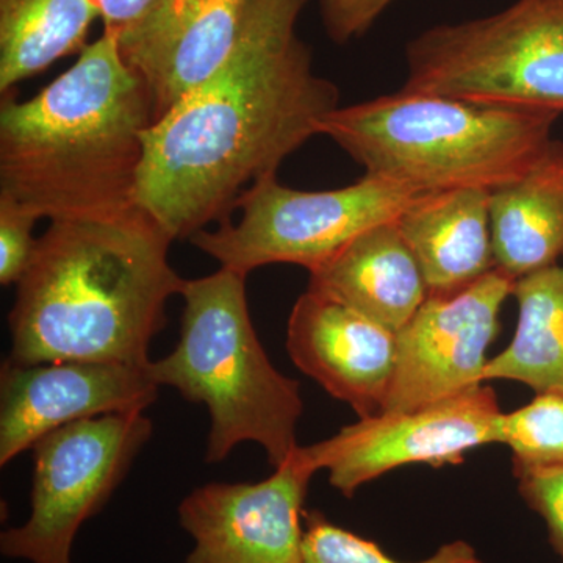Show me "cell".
<instances>
[{
  "label": "cell",
  "instance_id": "1",
  "mask_svg": "<svg viewBox=\"0 0 563 563\" xmlns=\"http://www.w3.org/2000/svg\"><path fill=\"white\" fill-rule=\"evenodd\" d=\"M309 0H247L228 60L144 135L135 206L173 240L229 220L255 181L320 135L339 88L298 36Z\"/></svg>",
  "mask_w": 563,
  "mask_h": 563
},
{
  "label": "cell",
  "instance_id": "2",
  "mask_svg": "<svg viewBox=\"0 0 563 563\" xmlns=\"http://www.w3.org/2000/svg\"><path fill=\"white\" fill-rule=\"evenodd\" d=\"M174 240L147 211L51 221L9 314L10 361L146 365L166 303L187 279L169 262Z\"/></svg>",
  "mask_w": 563,
  "mask_h": 563
},
{
  "label": "cell",
  "instance_id": "3",
  "mask_svg": "<svg viewBox=\"0 0 563 563\" xmlns=\"http://www.w3.org/2000/svg\"><path fill=\"white\" fill-rule=\"evenodd\" d=\"M152 124L150 88L103 32L38 95L3 96L0 192L51 221L131 210Z\"/></svg>",
  "mask_w": 563,
  "mask_h": 563
},
{
  "label": "cell",
  "instance_id": "4",
  "mask_svg": "<svg viewBox=\"0 0 563 563\" xmlns=\"http://www.w3.org/2000/svg\"><path fill=\"white\" fill-rule=\"evenodd\" d=\"M561 114L399 90L321 122L365 174L422 192L495 191L520 180L553 141Z\"/></svg>",
  "mask_w": 563,
  "mask_h": 563
},
{
  "label": "cell",
  "instance_id": "5",
  "mask_svg": "<svg viewBox=\"0 0 563 563\" xmlns=\"http://www.w3.org/2000/svg\"><path fill=\"white\" fill-rule=\"evenodd\" d=\"M246 277L220 268L187 279L179 343L147 363V372L161 387L176 388L209 410L207 463H221L240 443L251 442L261 444L276 470L299 446L303 402L298 380L273 365L255 332Z\"/></svg>",
  "mask_w": 563,
  "mask_h": 563
},
{
  "label": "cell",
  "instance_id": "6",
  "mask_svg": "<svg viewBox=\"0 0 563 563\" xmlns=\"http://www.w3.org/2000/svg\"><path fill=\"white\" fill-rule=\"evenodd\" d=\"M406 62L402 90L562 114L563 0L435 25L407 44Z\"/></svg>",
  "mask_w": 563,
  "mask_h": 563
},
{
  "label": "cell",
  "instance_id": "7",
  "mask_svg": "<svg viewBox=\"0 0 563 563\" xmlns=\"http://www.w3.org/2000/svg\"><path fill=\"white\" fill-rule=\"evenodd\" d=\"M424 195L372 174L328 191L295 190L269 176L244 192L236 206L242 210L239 221L229 218L214 231L196 233L190 242L221 268L243 276L276 263L310 273L361 233L399 220Z\"/></svg>",
  "mask_w": 563,
  "mask_h": 563
},
{
  "label": "cell",
  "instance_id": "8",
  "mask_svg": "<svg viewBox=\"0 0 563 563\" xmlns=\"http://www.w3.org/2000/svg\"><path fill=\"white\" fill-rule=\"evenodd\" d=\"M152 432L144 412H125L70 422L40 439L32 448L31 515L2 532V554L73 563L77 532L110 501Z\"/></svg>",
  "mask_w": 563,
  "mask_h": 563
},
{
  "label": "cell",
  "instance_id": "9",
  "mask_svg": "<svg viewBox=\"0 0 563 563\" xmlns=\"http://www.w3.org/2000/svg\"><path fill=\"white\" fill-rule=\"evenodd\" d=\"M503 410L488 385L407 410L361 418L322 442L302 446L317 472L346 498L407 465H461L466 453L499 443Z\"/></svg>",
  "mask_w": 563,
  "mask_h": 563
},
{
  "label": "cell",
  "instance_id": "10",
  "mask_svg": "<svg viewBox=\"0 0 563 563\" xmlns=\"http://www.w3.org/2000/svg\"><path fill=\"white\" fill-rule=\"evenodd\" d=\"M515 279L498 268L450 295H429L396 332V368L384 412H407L485 384L488 350Z\"/></svg>",
  "mask_w": 563,
  "mask_h": 563
},
{
  "label": "cell",
  "instance_id": "11",
  "mask_svg": "<svg viewBox=\"0 0 563 563\" xmlns=\"http://www.w3.org/2000/svg\"><path fill=\"white\" fill-rule=\"evenodd\" d=\"M317 470L302 446L257 484L211 483L179 504L187 563H302L303 503Z\"/></svg>",
  "mask_w": 563,
  "mask_h": 563
},
{
  "label": "cell",
  "instance_id": "12",
  "mask_svg": "<svg viewBox=\"0 0 563 563\" xmlns=\"http://www.w3.org/2000/svg\"><path fill=\"white\" fill-rule=\"evenodd\" d=\"M150 363V362H147ZM146 365L68 361L0 369V466L70 422L110 413L146 412L161 385Z\"/></svg>",
  "mask_w": 563,
  "mask_h": 563
},
{
  "label": "cell",
  "instance_id": "13",
  "mask_svg": "<svg viewBox=\"0 0 563 563\" xmlns=\"http://www.w3.org/2000/svg\"><path fill=\"white\" fill-rule=\"evenodd\" d=\"M247 0H157L114 35L124 62L144 80L154 122L224 65Z\"/></svg>",
  "mask_w": 563,
  "mask_h": 563
},
{
  "label": "cell",
  "instance_id": "14",
  "mask_svg": "<svg viewBox=\"0 0 563 563\" xmlns=\"http://www.w3.org/2000/svg\"><path fill=\"white\" fill-rule=\"evenodd\" d=\"M292 363L358 418L383 413L396 368V333L307 290L287 328Z\"/></svg>",
  "mask_w": 563,
  "mask_h": 563
},
{
  "label": "cell",
  "instance_id": "15",
  "mask_svg": "<svg viewBox=\"0 0 563 563\" xmlns=\"http://www.w3.org/2000/svg\"><path fill=\"white\" fill-rule=\"evenodd\" d=\"M307 290L398 332L429 298V288L398 220L361 233L310 272Z\"/></svg>",
  "mask_w": 563,
  "mask_h": 563
},
{
  "label": "cell",
  "instance_id": "16",
  "mask_svg": "<svg viewBox=\"0 0 563 563\" xmlns=\"http://www.w3.org/2000/svg\"><path fill=\"white\" fill-rule=\"evenodd\" d=\"M429 295H450L496 269L490 191L428 192L398 220Z\"/></svg>",
  "mask_w": 563,
  "mask_h": 563
},
{
  "label": "cell",
  "instance_id": "17",
  "mask_svg": "<svg viewBox=\"0 0 563 563\" xmlns=\"http://www.w3.org/2000/svg\"><path fill=\"white\" fill-rule=\"evenodd\" d=\"M496 268L518 280L563 258V141L520 180L490 192Z\"/></svg>",
  "mask_w": 563,
  "mask_h": 563
},
{
  "label": "cell",
  "instance_id": "18",
  "mask_svg": "<svg viewBox=\"0 0 563 563\" xmlns=\"http://www.w3.org/2000/svg\"><path fill=\"white\" fill-rule=\"evenodd\" d=\"M512 342L488 361L484 380H515L533 391L563 390V258L515 280Z\"/></svg>",
  "mask_w": 563,
  "mask_h": 563
},
{
  "label": "cell",
  "instance_id": "19",
  "mask_svg": "<svg viewBox=\"0 0 563 563\" xmlns=\"http://www.w3.org/2000/svg\"><path fill=\"white\" fill-rule=\"evenodd\" d=\"M96 18L91 0H0V92L80 54Z\"/></svg>",
  "mask_w": 563,
  "mask_h": 563
},
{
  "label": "cell",
  "instance_id": "20",
  "mask_svg": "<svg viewBox=\"0 0 563 563\" xmlns=\"http://www.w3.org/2000/svg\"><path fill=\"white\" fill-rule=\"evenodd\" d=\"M499 443L512 451L514 472L563 468V390L536 393L531 402L503 412Z\"/></svg>",
  "mask_w": 563,
  "mask_h": 563
},
{
  "label": "cell",
  "instance_id": "21",
  "mask_svg": "<svg viewBox=\"0 0 563 563\" xmlns=\"http://www.w3.org/2000/svg\"><path fill=\"white\" fill-rule=\"evenodd\" d=\"M302 563H484L465 540L444 543L428 559L401 562L379 544L331 523L318 510L303 515Z\"/></svg>",
  "mask_w": 563,
  "mask_h": 563
},
{
  "label": "cell",
  "instance_id": "22",
  "mask_svg": "<svg viewBox=\"0 0 563 563\" xmlns=\"http://www.w3.org/2000/svg\"><path fill=\"white\" fill-rule=\"evenodd\" d=\"M40 218L24 203L0 192V284H18L35 252L38 239L33 236Z\"/></svg>",
  "mask_w": 563,
  "mask_h": 563
},
{
  "label": "cell",
  "instance_id": "23",
  "mask_svg": "<svg viewBox=\"0 0 563 563\" xmlns=\"http://www.w3.org/2000/svg\"><path fill=\"white\" fill-rule=\"evenodd\" d=\"M518 493L544 521L548 540L563 563V468L514 472Z\"/></svg>",
  "mask_w": 563,
  "mask_h": 563
},
{
  "label": "cell",
  "instance_id": "24",
  "mask_svg": "<svg viewBox=\"0 0 563 563\" xmlns=\"http://www.w3.org/2000/svg\"><path fill=\"white\" fill-rule=\"evenodd\" d=\"M393 0H318L329 38L344 44L365 35Z\"/></svg>",
  "mask_w": 563,
  "mask_h": 563
},
{
  "label": "cell",
  "instance_id": "25",
  "mask_svg": "<svg viewBox=\"0 0 563 563\" xmlns=\"http://www.w3.org/2000/svg\"><path fill=\"white\" fill-rule=\"evenodd\" d=\"M91 2L101 14L103 32L118 35L140 20L157 0H91Z\"/></svg>",
  "mask_w": 563,
  "mask_h": 563
}]
</instances>
